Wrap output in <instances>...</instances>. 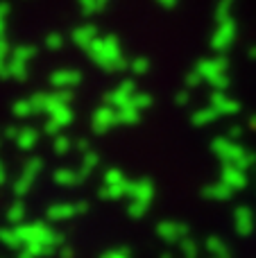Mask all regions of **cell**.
<instances>
[{
	"label": "cell",
	"mask_w": 256,
	"mask_h": 258,
	"mask_svg": "<svg viewBox=\"0 0 256 258\" xmlns=\"http://www.w3.org/2000/svg\"><path fill=\"white\" fill-rule=\"evenodd\" d=\"M0 245L14 251V258H50L63 245V238L41 222H27L3 229Z\"/></svg>",
	"instance_id": "6da1fadb"
},
{
	"label": "cell",
	"mask_w": 256,
	"mask_h": 258,
	"mask_svg": "<svg viewBox=\"0 0 256 258\" xmlns=\"http://www.w3.org/2000/svg\"><path fill=\"white\" fill-rule=\"evenodd\" d=\"M157 236L166 247H177L186 240L188 236V227L181 222H159L157 224Z\"/></svg>",
	"instance_id": "7a4b0ae2"
},
{
	"label": "cell",
	"mask_w": 256,
	"mask_h": 258,
	"mask_svg": "<svg viewBox=\"0 0 256 258\" xmlns=\"http://www.w3.org/2000/svg\"><path fill=\"white\" fill-rule=\"evenodd\" d=\"M204 247V258H234V249L227 240L222 238H207V242H202Z\"/></svg>",
	"instance_id": "3957f363"
},
{
	"label": "cell",
	"mask_w": 256,
	"mask_h": 258,
	"mask_svg": "<svg viewBox=\"0 0 256 258\" xmlns=\"http://www.w3.org/2000/svg\"><path fill=\"white\" fill-rule=\"evenodd\" d=\"M234 229L238 236H249V233L256 229V220L252 215V211L247 209H238L234 215Z\"/></svg>",
	"instance_id": "277c9868"
},
{
	"label": "cell",
	"mask_w": 256,
	"mask_h": 258,
	"mask_svg": "<svg viewBox=\"0 0 256 258\" xmlns=\"http://www.w3.org/2000/svg\"><path fill=\"white\" fill-rule=\"evenodd\" d=\"M175 251H177V258H202L204 256L202 242L193 240V238H186L181 245L175 247Z\"/></svg>",
	"instance_id": "5b68a950"
},
{
	"label": "cell",
	"mask_w": 256,
	"mask_h": 258,
	"mask_svg": "<svg viewBox=\"0 0 256 258\" xmlns=\"http://www.w3.org/2000/svg\"><path fill=\"white\" fill-rule=\"evenodd\" d=\"M98 258H134L132 249L127 245H113V247H107L104 251H100Z\"/></svg>",
	"instance_id": "8992f818"
},
{
	"label": "cell",
	"mask_w": 256,
	"mask_h": 258,
	"mask_svg": "<svg viewBox=\"0 0 256 258\" xmlns=\"http://www.w3.org/2000/svg\"><path fill=\"white\" fill-rule=\"evenodd\" d=\"M48 215L54 222H61V220H71L73 215H77V209H73V206H54V209L48 211Z\"/></svg>",
	"instance_id": "52a82bcc"
},
{
	"label": "cell",
	"mask_w": 256,
	"mask_h": 258,
	"mask_svg": "<svg viewBox=\"0 0 256 258\" xmlns=\"http://www.w3.org/2000/svg\"><path fill=\"white\" fill-rule=\"evenodd\" d=\"M75 254H77L75 247H71L68 242H63V245L59 247V251H57V256H59V258H75Z\"/></svg>",
	"instance_id": "ba28073f"
},
{
	"label": "cell",
	"mask_w": 256,
	"mask_h": 258,
	"mask_svg": "<svg viewBox=\"0 0 256 258\" xmlns=\"http://www.w3.org/2000/svg\"><path fill=\"white\" fill-rule=\"evenodd\" d=\"M21 218H23V209H14L12 213H9V220H12V222H18Z\"/></svg>",
	"instance_id": "9c48e42d"
},
{
	"label": "cell",
	"mask_w": 256,
	"mask_h": 258,
	"mask_svg": "<svg viewBox=\"0 0 256 258\" xmlns=\"http://www.w3.org/2000/svg\"><path fill=\"white\" fill-rule=\"evenodd\" d=\"M159 258H177V251H161Z\"/></svg>",
	"instance_id": "30bf717a"
}]
</instances>
